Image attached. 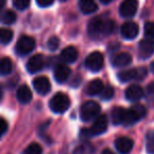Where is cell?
Here are the masks:
<instances>
[{
	"label": "cell",
	"instance_id": "cell-12",
	"mask_svg": "<svg viewBox=\"0 0 154 154\" xmlns=\"http://www.w3.org/2000/svg\"><path fill=\"white\" fill-rule=\"evenodd\" d=\"M33 87L38 94L45 95L51 90V82L45 76H39L33 80Z\"/></svg>",
	"mask_w": 154,
	"mask_h": 154
},
{
	"label": "cell",
	"instance_id": "cell-10",
	"mask_svg": "<svg viewBox=\"0 0 154 154\" xmlns=\"http://www.w3.org/2000/svg\"><path fill=\"white\" fill-rule=\"evenodd\" d=\"M108 129V118L106 115H99L94 120L92 127L89 129L91 135H99L103 134Z\"/></svg>",
	"mask_w": 154,
	"mask_h": 154
},
{
	"label": "cell",
	"instance_id": "cell-3",
	"mask_svg": "<svg viewBox=\"0 0 154 154\" xmlns=\"http://www.w3.org/2000/svg\"><path fill=\"white\" fill-rule=\"evenodd\" d=\"M147 110L143 105H135L126 112V120H125V125L126 126H131V125L135 124L138 120H140L143 117H145Z\"/></svg>",
	"mask_w": 154,
	"mask_h": 154
},
{
	"label": "cell",
	"instance_id": "cell-21",
	"mask_svg": "<svg viewBox=\"0 0 154 154\" xmlns=\"http://www.w3.org/2000/svg\"><path fill=\"white\" fill-rule=\"evenodd\" d=\"M126 112H127V110L124 109V108H120V107L114 108L111 112V117H112L113 124L114 125H125Z\"/></svg>",
	"mask_w": 154,
	"mask_h": 154
},
{
	"label": "cell",
	"instance_id": "cell-24",
	"mask_svg": "<svg viewBox=\"0 0 154 154\" xmlns=\"http://www.w3.org/2000/svg\"><path fill=\"white\" fill-rule=\"evenodd\" d=\"M13 70V62L9 57L0 58V75H9Z\"/></svg>",
	"mask_w": 154,
	"mask_h": 154
},
{
	"label": "cell",
	"instance_id": "cell-9",
	"mask_svg": "<svg viewBox=\"0 0 154 154\" xmlns=\"http://www.w3.org/2000/svg\"><path fill=\"white\" fill-rule=\"evenodd\" d=\"M154 53V41L152 39H143L138 45V56L141 59H147Z\"/></svg>",
	"mask_w": 154,
	"mask_h": 154
},
{
	"label": "cell",
	"instance_id": "cell-15",
	"mask_svg": "<svg viewBox=\"0 0 154 154\" xmlns=\"http://www.w3.org/2000/svg\"><path fill=\"white\" fill-rule=\"evenodd\" d=\"M133 140L129 137H119L115 140V148L120 154H129L133 148Z\"/></svg>",
	"mask_w": 154,
	"mask_h": 154
},
{
	"label": "cell",
	"instance_id": "cell-36",
	"mask_svg": "<svg viewBox=\"0 0 154 154\" xmlns=\"http://www.w3.org/2000/svg\"><path fill=\"white\" fill-rule=\"evenodd\" d=\"M101 154H115V153H114L113 151H111L110 149H105V150L103 151V153H101Z\"/></svg>",
	"mask_w": 154,
	"mask_h": 154
},
{
	"label": "cell",
	"instance_id": "cell-35",
	"mask_svg": "<svg viewBox=\"0 0 154 154\" xmlns=\"http://www.w3.org/2000/svg\"><path fill=\"white\" fill-rule=\"evenodd\" d=\"M148 92H149L150 94H154V82L149 85V87H148Z\"/></svg>",
	"mask_w": 154,
	"mask_h": 154
},
{
	"label": "cell",
	"instance_id": "cell-25",
	"mask_svg": "<svg viewBox=\"0 0 154 154\" xmlns=\"http://www.w3.org/2000/svg\"><path fill=\"white\" fill-rule=\"evenodd\" d=\"M13 32L10 29H0V43L2 45H8L12 41L13 39Z\"/></svg>",
	"mask_w": 154,
	"mask_h": 154
},
{
	"label": "cell",
	"instance_id": "cell-32",
	"mask_svg": "<svg viewBox=\"0 0 154 154\" xmlns=\"http://www.w3.org/2000/svg\"><path fill=\"white\" fill-rule=\"evenodd\" d=\"M59 38L56 36H52L50 37V39L48 40V48L51 51H56L59 47Z\"/></svg>",
	"mask_w": 154,
	"mask_h": 154
},
{
	"label": "cell",
	"instance_id": "cell-30",
	"mask_svg": "<svg viewBox=\"0 0 154 154\" xmlns=\"http://www.w3.org/2000/svg\"><path fill=\"white\" fill-rule=\"evenodd\" d=\"M145 35L148 39H153L154 38V22H147L145 24Z\"/></svg>",
	"mask_w": 154,
	"mask_h": 154
},
{
	"label": "cell",
	"instance_id": "cell-27",
	"mask_svg": "<svg viewBox=\"0 0 154 154\" xmlns=\"http://www.w3.org/2000/svg\"><path fill=\"white\" fill-rule=\"evenodd\" d=\"M41 153H42V148L37 143H30L23 152V154H41Z\"/></svg>",
	"mask_w": 154,
	"mask_h": 154
},
{
	"label": "cell",
	"instance_id": "cell-41",
	"mask_svg": "<svg viewBox=\"0 0 154 154\" xmlns=\"http://www.w3.org/2000/svg\"><path fill=\"white\" fill-rule=\"evenodd\" d=\"M61 1H66V0H61Z\"/></svg>",
	"mask_w": 154,
	"mask_h": 154
},
{
	"label": "cell",
	"instance_id": "cell-38",
	"mask_svg": "<svg viewBox=\"0 0 154 154\" xmlns=\"http://www.w3.org/2000/svg\"><path fill=\"white\" fill-rule=\"evenodd\" d=\"M112 1H113V0H100V2L103 3V5H108V3L112 2Z\"/></svg>",
	"mask_w": 154,
	"mask_h": 154
},
{
	"label": "cell",
	"instance_id": "cell-4",
	"mask_svg": "<svg viewBox=\"0 0 154 154\" xmlns=\"http://www.w3.org/2000/svg\"><path fill=\"white\" fill-rule=\"evenodd\" d=\"M147 75V70L145 68L130 69V70L122 71L118 73V79L122 82H128L131 80H141Z\"/></svg>",
	"mask_w": 154,
	"mask_h": 154
},
{
	"label": "cell",
	"instance_id": "cell-20",
	"mask_svg": "<svg viewBox=\"0 0 154 154\" xmlns=\"http://www.w3.org/2000/svg\"><path fill=\"white\" fill-rule=\"evenodd\" d=\"M17 99L21 103H29L32 100V91L28 86H20L17 90Z\"/></svg>",
	"mask_w": 154,
	"mask_h": 154
},
{
	"label": "cell",
	"instance_id": "cell-16",
	"mask_svg": "<svg viewBox=\"0 0 154 154\" xmlns=\"http://www.w3.org/2000/svg\"><path fill=\"white\" fill-rule=\"evenodd\" d=\"M78 58V51H77L76 48L72 47H66L64 48L63 50L60 53V59L62 60L66 63H72V62H75Z\"/></svg>",
	"mask_w": 154,
	"mask_h": 154
},
{
	"label": "cell",
	"instance_id": "cell-39",
	"mask_svg": "<svg viewBox=\"0 0 154 154\" xmlns=\"http://www.w3.org/2000/svg\"><path fill=\"white\" fill-rule=\"evenodd\" d=\"M5 5V0H0V10L2 9Z\"/></svg>",
	"mask_w": 154,
	"mask_h": 154
},
{
	"label": "cell",
	"instance_id": "cell-34",
	"mask_svg": "<svg viewBox=\"0 0 154 154\" xmlns=\"http://www.w3.org/2000/svg\"><path fill=\"white\" fill-rule=\"evenodd\" d=\"M54 2V0H36V3L40 8H48L52 5Z\"/></svg>",
	"mask_w": 154,
	"mask_h": 154
},
{
	"label": "cell",
	"instance_id": "cell-33",
	"mask_svg": "<svg viewBox=\"0 0 154 154\" xmlns=\"http://www.w3.org/2000/svg\"><path fill=\"white\" fill-rule=\"evenodd\" d=\"M8 130V122L5 118L0 117V137L2 136Z\"/></svg>",
	"mask_w": 154,
	"mask_h": 154
},
{
	"label": "cell",
	"instance_id": "cell-2",
	"mask_svg": "<svg viewBox=\"0 0 154 154\" xmlns=\"http://www.w3.org/2000/svg\"><path fill=\"white\" fill-rule=\"evenodd\" d=\"M100 110L101 108L99 106V103H97L96 101L89 100L82 106V109H80V118L84 122H90V120L96 118L97 116H99Z\"/></svg>",
	"mask_w": 154,
	"mask_h": 154
},
{
	"label": "cell",
	"instance_id": "cell-6",
	"mask_svg": "<svg viewBox=\"0 0 154 154\" xmlns=\"http://www.w3.org/2000/svg\"><path fill=\"white\" fill-rule=\"evenodd\" d=\"M85 66L92 72H98L103 66V55L100 52H93L86 58Z\"/></svg>",
	"mask_w": 154,
	"mask_h": 154
},
{
	"label": "cell",
	"instance_id": "cell-8",
	"mask_svg": "<svg viewBox=\"0 0 154 154\" xmlns=\"http://www.w3.org/2000/svg\"><path fill=\"white\" fill-rule=\"evenodd\" d=\"M138 2L137 0H124L119 7V14L122 17L131 18L136 14Z\"/></svg>",
	"mask_w": 154,
	"mask_h": 154
},
{
	"label": "cell",
	"instance_id": "cell-14",
	"mask_svg": "<svg viewBox=\"0 0 154 154\" xmlns=\"http://www.w3.org/2000/svg\"><path fill=\"white\" fill-rule=\"evenodd\" d=\"M71 75V69L66 64H57L54 70V77L58 84H63L68 80Z\"/></svg>",
	"mask_w": 154,
	"mask_h": 154
},
{
	"label": "cell",
	"instance_id": "cell-22",
	"mask_svg": "<svg viewBox=\"0 0 154 154\" xmlns=\"http://www.w3.org/2000/svg\"><path fill=\"white\" fill-rule=\"evenodd\" d=\"M79 8L80 11L84 14H92L96 12L97 9H98L94 0H80Z\"/></svg>",
	"mask_w": 154,
	"mask_h": 154
},
{
	"label": "cell",
	"instance_id": "cell-26",
	"mask_svg": "<svg viewBox=\"0 0 154 154\" xmlns=\"http://www.w3.org/2000/svg\"><path fill=\"white\" fill-rule=\"evenodd\" d=\"M93 147L88 143H84L76 147L73 151V154H92Z\"/></svg>",
	"mask_w": 154,
	"mask_h": 154
},
{
	"label": "cell",
	"instance_id": "cell-17",
	"mask_svg": "<svg viewBox=\"0 0 154 154\" xmlns=\"http://www.w3.org/2000/svg\"><path fill=\"white\" fill-rule=\"evenodd\" d=\"M125 95H126V98L129 101H137L143 97V91L141 87H139L138 85H131L127 88Z\"/></svg>",
	"mask_w": 154,
	"mask_h": 154
},
{
	"label": "cell",
	"instance_id": "cell-13",
	"mask_svg": "<svg viewBox=\"0 0 154 154\" xmlns=\"http://www.w3.org/2000/svg\"><path fill=\"white\" fill-rule=\"evenodd\" d=\"M138 26L135 22L129 21L122 26L120 29V34L125 39H134L138 34Z\"/></svg>",
	"mask_w": 154,
	"mask_h": 154
},
{
	"label": "cell",
	"instance_id": "cell-23",
	"mask_svg": "<svg viewBox=\"0 0 154 154\" xmlns=\"http://www.w3.org/2000/svg\"><path fill=\"white\" fill-rule=\"evenodd\" d=\"M16 19H17V16L11 10H5L0 13V23L12 24L16 21Z\"/></svg>",
	"mask_w": 154,
	"mask_h": 154
},
{
	"label": "cell",
	"instance_id": "cell-11",
	"mask_svg": "<svg viewBox=\"0 0 154 154\" xmlns=\"http://www.w3.org/2000/svg\"><path fill=\"white\" fill-rule=\"evenodd\" d=\"M43 66H45V59H43V56L40 54L32 56L26 62V70L32 74L40 72Z\"/></svg>",
	"mask_w": 154,
	"mask_h": 154
},
{
	"label": "cell",
	"instance_id": "cell-37",
	"mask_svg": "<svg viewBox=\"0 0 154 154\" xmlns=\"http://www.w3.org/2000/svg\"><path fill=\"white\" fill-rule=\"evenodd\" d=\"M2 96H3V88H2V86L0 85V100L2 99Z\"/></svg>",
	"mask_w": 154,
	"mask_h": 154
},
{
	"label": "cell",
	"instance_id": "cell-31",
	"mask_svg": "<svg viewBox=\"0 0 154 154\" xmlns=\"http://www.w3.org/2000/svg\"><path fill=\"white\" fill-rule=\"evenodd\" d=\"M30 3H31V0H13L14 8L20 10V11L28 9Z\"/></svg>",
	"mask_w": 154,
	"mask_h": 154
},
{
	"label": "cell",
	"instance_id": "cell-29",
	"mask_svg": "<svg viewBox=\"0 0 154 154\" xmlns=\"http://www.w3.org/2000/svg\"><path fill=\"white\" fill-rule=\"evenodd\" d=\"M113 96H114V89L110 86L105 87L103 92L100 93V98L103 99V100H109V99H111Z\"/></svg>",
	"mask_w": 154,
	"mask_h": 154
},
{
	"label": "cell",
	"instance_id": "cell-18",
	"mask_svg": "<svg viewBox=\"0 0 154 154\" xmlns=\"http://www.w3.org/2000/svg\"><path fill=\"white\" fill-rule=\"evenodd\" d=\"M131 62H132V56L129 53H126V52L116 54L113 57V59H112V64L114 66H117V68L126 66L128 64H130Z\"/></svg>",
	"mask_w": 154,
	"mask_h": 154
},
{
	"label": "cell",
	"instance_id": "cell-28",
	"mask_svg": "<svg viewBox=\"0 0 154 154\" xmlns=\"http://www.w3.org/2000/svg\"><path fill=\"white\" fill-rule=\"evenodd\" d=\"M147 152L149 154H154V131H149L147 133Z\"/></svg>",
	"mask_w": 154,
	"mask_h": 154
},
{
	"label": "cell",
	"instance_id": "cell-7",
	"mask_svg": "<svg viewBox=\"0 0 154 154\" xmlns=\"http://www.w3.org/2000/svg\"><path fill=\"white\" fill-rule=\"evenodd\" d=\"M88 33L92 38L105 36V20L100 17H95L89 22Z\"/></svg>",
	"mask_w": 154,
	"mask_h": 154
},
{
	"label": "cell",
	"instance_id": "cell-1",
	"mask_svg": "<svg viewBox=\"0 0 154 154\" xmlns=\"http://www.w3.org/2000/svg\"><path fill=\"white\" fill-rule=\"evenodd\" d=\"M70 98L64 93H57L50 100L49 107L54 113H64L70 108Z\"/></svg>",
	"mask_w": 154,
	"mask_h": 154
},
{
	"label": "cell",
	"instance_id": "cell-19",
	"mask_svg": "<svg viewBox=\"0 0 154 154\" xmlns=\"http://www.w3.org/2000/svg\"><path fill=\"white\" fill-rule=\"evenodd\" d=\"M103 82L100 79H94L90 82L87 86V94L91 95V96H95V95H100V93L103 90Z\"/></svg>",
	"mask_w": 154,
	"mask_h": 154
},
{
	"label": "cell",
	"instance_id": "cell-40",
	"mask_svg": "<svg viewBox=\"0 0 154 154\" xmlns=\"http://www.w3.org/2000/svg\"><path fill=\"white\" fill-rule=\"evenodd\" d=\"M150 69H151V72L154 74V61L151 63V66H150Z\"/></svg>",
	"mask_w": 154,
	"mask_h": 154
},
{
	"label": "cell",
	"instance_id": "cell-5",
	"mask_svg": "<svg viewBox=\"0 0 154 154\" xmlns=\"http://www.w3.org/2000/svg\"><path fill=\"white\" fill-rule=\"evenodd\" d=\"M35 47H36V42L34 38L30 36H21L16 43L15 50L18 55L24 56L31 53L35 49Z\"/></svg>",
	"mask_w": 154,
	"mask_h": 154
}]
</instances>
